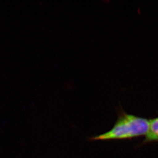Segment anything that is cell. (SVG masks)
<instances>
[{"mask_svg":"<svg viewBox=\"0 0 158 158\" xmlns=\"http://www.w3.org/2000/svg\"><path fill=\"white\" fill-rule=\"evenodd\" d=\"M156 142H158V117L149 119L148 132L140 145Z\"/></svg>","mask_w":158,"mask_h":158,"instance_id":"obj_2","label":"cell"},{"mask_svg":"<svg viewBox=\"0 0 158 158\" xmlns=\"http://www.w3.org/2000/svg\"><path fill=\"white\" fill-rule=\"evenodd\" d=\"M118 117L113 128L107 132L91 138L92 141L131 139L147 135L149 120L128 114L121 107L117 110Z\"/></svg>","mask_w":158,"mask_h":158,"instance_id":"obj_1","label":"cell"}]
</instances>
